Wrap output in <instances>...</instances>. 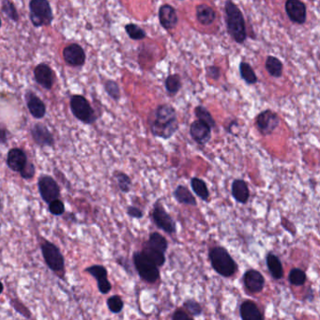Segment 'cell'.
Masks as SVG:
<instances>
[{
	"label": "cell",
	"instance_id": "obj_3",
	"mask_svg": "<svg viewBox=\"0 0 320 320\" xmlns=\"http://www.w3.org/2000/svg\"><path fill=\"white\" fill-rule=\"evenodd\" d=\"M209 258L212 269L222 277L233 276L237 271L238 265L229 255L228 250L221 246H216L210 250Z\"/></svg>",
	"mask_w": 320,
	"mask_h": 320
},
{
	"label": "cell",
	"instance_id": "obj_15",
	"mask_svg": "<svg viewBox=\"0 0 320 320\" xmlns=\"http://www.w3.org/2000/svg\"><path fill=\"white\" fill-rule=\"evenodd\" d=\"M34 78L36 83L46 90H50L54 86V71L46 63H40L35 67Z\"/></svg>",
	"mask_w": 320,
	"mask_h": 320
},
{
	"label": "cell",
	"instance_id": "obj_39",
	"mask_svg": "<svg viewBox=\"0 0 320 320\" xmlns=\"http://www.w3.org/2000/svg\"><path fill=\"white\" fill-rule=\"evenodd\" d=\"M183 308L186 310L188 314H190L193 316H199L203 313V308L201 304L193 298H188L185 300L183 303Z\"/></svg>",
	"mask_w": 320,
	"mask_h": 320
},
{
	"label": "cell",
	"instance_id": "obj_14",
	"mask_svg": "<svg viewBox=\"0 0 320 320\" xmlns=\"http://www.w3.org/2000/svg\"><path fill=\"white\" fill-rule=\"evenodd\" d=\"M285 9L290 21L298 25H304L306 22L307 9L304 2L299 0H288Z\"/></svg>",
	"mask_w": 320,
	"mask_h": 320
},
{
	"label": "cell",
	"instance_id": "obj_21",
	"mask_svg": "<svg viewBox=\"0 0 320 320\" xmlns=\"http://www.w3.org/2000/svg\"><path fill=\"white\" fill-rule=\"evenodd\" d=\"M196 16L202 26H211L216 19V12L211 6L199 4L196 6Z\"/></svg>",
	"mask_w": 320,
	"mask_h": 320
},
{
	"label": "cell",
	"instance_id": "obj_1",
	"mask_svg": "<svg viewBox=\"0 0 320 320\" xmlns=\"http://www.w3.org/2000/svg\"><path fill=\"white\" fill-rule=\"evenodd\" d=\"M148 124L152 136L168 140L179 130V120L176 109L167 103L159 104L148 115Z\"/></svg>",
	"mask_w": 320,
	"mask_h": 320
},
{
	"label": "cell",
	"instance_id": "obj_18",
	"mask_svg": "<svg viewBox=\"0 0 320 320\" xmlns=\"http://www.w3.org/2000/svg\"><path fill=\"white\" fill-rule=\"evenodd\" d=\"M190 136L200 146H205L212 138V128L200 120H195L190 126Z\"/></svg>",
	"mask_w": 320,
	"mask_h": 320
},
{
	"label": "cell",
	"instance_id": "obj_27",
	"mask_svg": "<svg viewBox=\"0 0 320 320\" xmlns=\"http://www.w3.org/2000/svg\"><path fill=\"white\" fill-rule=\"evenodd\" d=\"M164 87H165V90L170 95L178 94L182 87L181 77L179 73L169 74L164 81Z\"/></svg>",
	"mask_w": 320,
	"mask_h": 320
},
{
	"label": "cell",
	"instance_id": "obj_4",
	"mask_svg": "<svg viewBox=\"0 0 320 320\" xmlns=\"http://www.w3.org/2000/svg\"><path fill=\"white\" fill-rule=\"evenodd\" d=\"M41 250L44 262L50 270L54 273L60 274V277L64 279L65 273V260L61 253V250L52 241L45 239L41 244Z\"/></svg>",
	"mask_w": 320,
	"mask_h": 320
},
{
	"label": "cell",
	"instance_id": "obj_43",
	"mask_svg": "<svg viewBox=\"0 0 320 320\" xmlns=\"http://www.w3.org/2000/svg\"><path fill=\"white\" fill-rule=\"evenodd\" d=\"M126 212L130 218H134V219H141L144 217V212L137 206H128Z\"/></svg>",
	"mask_w": 320,
	"mask_h": 320
},
{
	"label": "cell",
	"instance_id": "obj_32",
	"mask_svg": "<svg viewBox=\"0 0 320 320\" xmlns=\"http://www.w3.org/2000/svg\"><path fill=\"white\" fill-rule=\"evenodd\" d=\"M195 115H196L197 120H200L202 122L209 125L212 129L216 128V122L213 119L212 114L210 113V111L204 107L203 105H198L195 108Z\"/></svg>",
	"mask_w": 320,
	"mask_h": 320
},
{
	"label": "cell",
	"instance_id": "obj_5",
	"mask_svg": "<svg viewBox=\"0 0 320 320\" xmlns=\"http://www.w3.org/2000/svg\"><path fill=\"white\" fill-rule=\"evenodd\" d=\"M29 19L35 27H48L54 20L49 1L31 0L29 2Z\"/></svg>",
	"mask_w": 320,
	"mask_h": 320
},
{
	"label": "cell",
	"instance_id": "obj_23",
	"mask_svg": "<svg viewBox=\"0 0 320 320\" xmlns=\"http://www.w3.org/2000/svg\"><path fill=\"white\" fill-rule=\"evenodd\" d=\"M173 196L174 198L178 201L179 204L188 205V206H196L197 205L196 197L184 185H178L177 188L174 190Z\"/></svg>",
	"mask_w": 320,
	"mask_h": 320
},
{
	"label": "cell",
	"instance_id": "obj_16",
	"mask_svg": "<svg viewBox=\"0 0 320 320\" xmlns=\"http://www.w3.org/2000/svg\"><path fill=\"white\" fill-rule=\"evenodd\" d=\"M159 22L165 30H171L178 26L179 16L176 9L170 4H163L160 6L158 11Z\"/></svg>",
	"mask_w": 320,
	"mask_h": 320
},
{
	"label": "cell",
	"instance_id": "obj_26",
	"mask_svg": "<svg viewBox=\"0 0 320 320\" xmlns=\"http://www.w3.org/2000/svg\"><path fill=\"white\" fill-rule=\"evenodd\" d=\"M191 187L194 193L203 201H208L210 198V191L208 189L206 182L199 178H192Z\"/></svg>",
	"mask_w": 320,
	"mask_h": 320
},
{
	"label": "cell",
	"instance_id": "obj_42",
	"mask_svg": "<svg viewBox=\"0 0 320 320\" xmlns=\"http://www.w3.org/2000/svg\"><path fill=\"white\" fill-rule=\"evenodd\" d=\"M35 174H36V167H35L34 163L32 162H28L27 166L20 173V176L25 180H30L35 177Z\"/></svg>",
	"mask_w": 320,
	"mask_h": 320
},
{
	"label": "cell",
	"instance_id": "obj_35",
	"mask_svg": "<svg viewBox=\"0 0 320 320\" xmlns=\"http://www.w3.org/2000/svg\"><path fill=\"white\" fill-rule=\"evenodd\" d=\"M85 271L90 274L93 278H95L97 282L108 278V271L103 265H92L87 267L85 269Z\"/></svg>",
	"mask_w": 320,
	"mask_h": 320
},
{
	"label": "cell",
	"instance_id": "obj_31",
	"mask_svg": "<svg viewBox=\"0 0 320 320\" xmlns=\"http://www.w3.org/2000/svg\"><path fill=\"white\" fill-rule=\"evenodd\" d=\"M115 179L117 181L118 187L122 193L128 194L131 188V179L127 174L122 171H115Z\"/></svg>",
	"mask_w": 320,
	"mask_h": 320
},
{
	"label": "cell",
	"instance_id": "obj_8",
	"mask_svg": "<svg viewBox=\"0 0 320 320\" xmlns=\"http://www.w3.org/2000/svg\"><path fill=\"white\" fill-rule=\"evenodd\" d=\"M39 193L42 199L49 205L53 201L60 199V187L58 181L49 175H42L38 179Z\"/></svg>",
	"mask_w": 320,
	"mask_h": 320
},
{
	"label": "cell",
	"instance_id": "obj_28",
	"mask_svg": "<svg viewBox=\"0 0 320 320\" xmlns=\"http://www.w3.org/2000/svg\"><path fill=\"white\" fill-rule=\"evenodd\" d=\"M265 67L268 72L271 76L279 78L283 74V63L281 60L277 59L276 57L269 55L266 59Z\"/></svg>",
	"mask_w": 320,
	"mask_h": 320
},
{
	"label": "cell",
	"instance_id": "obj_11",
	"mask_svg": "<svg viewBox=\"0 0 320 320\" xmlns=\"http://www.w3.org/2000/svg\"><path fill=\"white\" fill-rule=\"evenodd\" d=\"M62 57L66 64L73 68L83 67L87 60L85 50L78 44H71L65 46L62 52Z\"/></svg>",
	"mask_w": 320,
	"mask_h": 320
},
{
	"label": "cell",
	"instance_id": "obj_47",
	"mask_svg": "<svg viewBox=\"0 0 320 320\" xmlns=\"http://www.w3.org/2000/svg\"><path fill=\"white\" fill-rule=\"evenodd\" d=\"M0 141L2 145H5L7 141H8V136H7V130H6L5 127L2 126L1 128V131H0Z\"/></svg>",
	"mask_w": 320,
	"mask_h": 320
},
{
	"label": "cell",
	"instance_id": "obj_6",
	"mask_svg": "<svg viewBox=\"0 0 320 320\" xmlns=\"http://www.w3.org/2000/svg\"><path fill=\"white\" fill-rule=\"evenodd\" d=\"M70 107L74 118L84 124L91 125L98 120L95 110L83 95H72L70 100Z\"/></svg>",
	"mask_w": 320,
	"mask_h": 320
},
{
	"label": "cell",
	"instance_id": "obj_22",
	"mask_svg": "<svg viewBox=\"0 0 320 320\" xmlns=\"http://www.w3.org/2000/svg\"><path fill=\"white\" fill-rule=\"evenodd\" d=\"M231 192L235 200L238 201L239 203L245 204L249 199V188L243 179H235L232 183Z\"/></svg>",
	"mask_w": 320,
	"mask_h": 320
},
{
	"label": "cell",
	"instance_id": "obj_2",
	"mask_svg": "<svg viewBox=\"0 0 320 320\" xmlns=\"http://www.w3.org/2000/svg\"><path fill=\"white\" fill-rule=\"evenodd\" d=\"M225 22L229 35L238 44H242L247 38L244 17L239 7L231 1H227L224 5Z\"/></svg>",
	"mask_w": 320,
	"mask_h": 320
},
{
	"label": "cell",
	"instance_id": "obj_40",
	"mask_svg": "<svg viewBox=\"0 0 320 320\" xmlns=\"http://www.w3.org/2000/svg\"><path fill=\"white\" fill-rule=\"evenodd\" d=\"M11 307L16 311L17 313H19L20 315L25 316L26 318H30L31 317V313L28 310L27 306L25 304H22L20 300H18L17 298H12L10 300Z\"/></svg>",
	"mask_w": 320,
	"mask_h": 320
},
{
	"label": "cell",
	"instance_id": "obj_20",
	"mask_svg": "<svg viewBox=\"0 0 320 320\" xmlns=\"http://www.w3.org/2000/svg\"><path fill=\"white\" fill-rule=\"evenodd\" d=\"M239 313L242 320H264L258 306L252 300L243 302L240 305Z\"/></svg>",
	"mask_w": 320,
	"mask_h": 320
},
{
	"label": "cell",
	"instance_id": "obj_37",
	"mask_svg": "<svg viewBox=\"0 0 320 320\" xmlns=\"http://www.w3.org/2000/svg\"><path fill=\"white\" fill-rule=\"evenodd\" d=\"M288 281L296 287H302L306 282V273L300 269H293L289 272Z\"/></svg>",
	"mask_w": 320,
	"mask_h": 320
},
{
	"label": "cell",
	"instance_id": "obj_36",
	"mask_svg": "<svg viewBox=\"0 0 320 320\" xmlns=\"http://www.w3.org/2000/svg\"><path fill=\"white\" fill-rule=\"evenodd\" d=\"M103 87L105 92L107 93L110 98L114 100L115 102H119L120 100V87L119 84L114 80H106L103 84Z\"/></svg>",
	"mask_w": 320,
	"mask_h": 320
},
{
	"label": "cell",
	"instance_id": "obj_45",
	"mask_svg": "<svg viewBox=\"0 0 320 320\" xmlns=\"http://www.w3.org/2000/svg\"><path fill=\"white\" fill-rule=\"evenodd\" d=\"M206 76L213 80H218L221 76V70L216 66H209L206 69Z\"/></svg>",
	"mask_w": 320,
	"mask_h": 320
},
{
	"label": "cell",
	"instance_id": "obj_46",
	"mask_svg": "<svg viewBox=\"0 0 320 320\" xmlns=\"http://www.w3.org/2000/svg\"><path fill=\"white\" fill-rule=\"evenodd\" d=\"M172 320H194L190 315L182 309H177L172 315Z\"/></svg>",
	"mask_w": 320,
	"mask_h": 320
},
{
	"label": "cell",
	"instance_id": "obj_38",
	"mask_svg": "<svg viewBox=\"0 0 320 320\" xmlns=\"http://www.w3.org/2000/svg\"><path fill=\"white\" fill-rule=\"evenodd\" d=\"M106 304L109 311L113 314H120V312L124 308L123 299L120 295H113L110 298H107Z\"/></svg>",
	"mask_w": 320,
	"mask_h": 320
},
{
	"label": "cell",
	"instance_id": "obj_30",
	"mask_svg": "<svg viewBox=\"0 0 320 320\" xmlns=\"http://www.w3.org/2000/svg\"><path fill=\"white\" fill-rule=\"evenodd\" d=\"M239 72H240L241 78L247 84L254 85L257 82V77H256L255 71H254V69L252 68V66L250 65L249 63L242 61L239 64Z\"/></svg>",
	"mask_w": 320,
	"mask_h": 320
},
{
	"label": "cell",
	"instance_id": "obj_10",
	"mask_svg": "<svg viewBox=\"0 0 320 320\" xmlns=\"http://www.w3.org/2000/svg\"><path fill=\"white\" fill-rule=\"evenodd\" d=\"M279 123H280V120H279L278 115L269 109L262 111L260 114L256 117V120H255V124L257 126V129L263 136L271 135L274 130H276Z\"/></svg>",
	"mask_w": 320,
	"mask_h": 320
},
{
	"label": "cell",
	"instance_id": "obj_9",
	"mask_svg": "<svg viewBox=\"0 0 320 320\" xmlns=\"http://www.w3.org/2000/svg\"><path fill=\"white\" fill-rule=\"evenodd\" d=\"M152 219L155 225L163 232L172 235L177 232L176 222L160 202H156L152 212Z\"/></svg>",
	"mask_w": 320,
	"mask_h": 320
},
{
	"label": "cell",
	"instance_id": "obj_29",
	"mask_svg": "<svg viewBox=\"0 0 320 320\" xmlns=\"http://www.w3.org/2000/svg\"><path fill=\"white\" fill-rule=\"evenodd\" d=\"M142 253L145 255H147V257L158 267H163L166 261L165 258V254H163L159 251L152 249L150 247H148L146 244L143 245V250Z\"/></svg>",
	"mask_w": 320,
	"mask_h": 320
},
{
	"label": "cell",
	"instance_id": "obj_41",
	"mask_svg": "<svg viewBox=\"0 0 320 320\" xmlns=\"http://www.w3.org/2000/svg\"><path fill=\"white\" fill-rule=\"evenodd\" d=\"M49 212L54 216H61L65 213V205L60 199L53 201L48 205Z\"/></svg>",
	"mask_w": 320,
	"mask_h": 320
},
{
	"label": "cell",
	"instance_id": "obj_13",
	"mask_svg": "<svg viewBox=\"0 0 320 320\" xmlns=\"http://www.w3.org/2000/svg\"><path fill=\"white\" fill-rule=\"evenodd\" d=\"M6 163L11 171L20 174L28 163L27 153L20 147H12L7 153Z\"/></svg>",
	"mask_w": 320,
	"mask_h": 320
},
{
	"label": "cell",
	"instance_id": "obj_19",
	"mask_svg": "<svg viewBox=\"0 0 320 320\" xmlns=\"http://www.w3.org/2000/svg\"><path fill=\"white\" fill-rule=\"evenodd\" d=\"M245 288L252 293H259L265 287V278L255 270L246 271L243 276Z\"/></svg>",
	"mask_w": 320,
	"mask_h": 320
},
{
	"label": "cell",
	"instance_id": "obj_17",
	"mask_svg": "<svg viewBox=\"0 0 320 320\" xmlns=\"http://www.w3.org/2000/svg\"><path fill=\"white\" fill-rule=\"evenodd\" d=\"M25 99L27 103V107L30 115L36 120L44 119L46 115V104L44 101L36 95L35 93L27 90L25 94Z\"/></svg>",
	"mask_w": 320,
	"mask_h": 320
},
{
	"label": "cell",
	"instance_id": "obj_25",
	"mask_svg": "<svg viewBox=\"0 0 320 320\" xmlns=\"http://www.w3.org/2000/svg\"><path fill=\"white\" fill-rule=\"evenodd\" d=\"M267 266L271 272V276L275 280H280L284 276V269L282 262L273 254H269L267 255Z\"/></svg>",
	"mask_w": 320,
	"mask_h": 320
},
{
	"label": "cell",
	"instance_id": "obj_44",
	"mask_svg": "<svg viewBox=\"0 0 320 320\" xmlns=\"http://www.w3.org/2000/svg\"><path fill=\"white\" fill-rule=\"evenodd\" d=\"M97 287H98L100 293L104 294V295L108 294L112 290V284L109 281L108 278L104 279L103 281L97 282Z\"/></svg>",
	"mask_w": 320,
	"mask_h": 320
},
{
	"label": "cell",
	"instance_id": "obj_7",
	"mask_svg": "<svg viewBox=\"0 0 320 320\" xmlns=\"http://www.w3.org/2000/svg\"><path fill=\"white\" fill-rule=\"evenodd\" d=\"M133 261L138 275L145 282L148 284H154L160 279V270L147 255H144L142 252H136L133 255Z\"/></svg>",
	"mask_w": 320,
	"mask_h": 320
},
{
	"label": "cell",
	"instance_id": "obj_12",
	"mask_svg": "<svg viewBox=\"0 0 320 320\" xmlns=\"http://www.w3.org/2000/svg\"><path fill=\"white\" fill-rule=\"evenodd\" d=\"M30 135L33 141L41 147H54V138L53 134L50 131L46 125L37 122L33 125Z\"/></svg>",
	"mask_w": 320,
	"mask_h": 320
},
{
	"label": "cell",
	"instance_id": "obj_33",
	"mask_svg": "<svg viewBox=\"0 0 320 320\" xmlns=\"http://www.w3.org/2000/svg\"><path fill=\"white\" fill-rule=\"evenodd\" d=\"M125 32L129 36V38L130 40H134V41H142L144 39L147 38V33L146 31L137 26L134 23H130V24H127L124 27Z\"/></svg>",
	"mask_w": 320,
	"mask_h": 320
},
{
	"label": "cell",
	"instance_id": "obj_24",
	"mask_svg": "<svg viewBox=\"0 0 320 320\" xmlns=\"http://www.w3.org/2000/svg\"><path fill=\"white\" fill-rule=\"evenodd\" d=\"M145 244L163 254H165L168 249L167 239H165V237H163L162 234L158 233V232H152V234H149L148 239L147 242H145Z\"/></svg>",
	"mask_w": 320,
	"mask_h": 320
},
{
	"label": "cell",
	"instance_id": "obj_34",
	"mask_svg": "<svg viewBox=\"0 0 320 320\" xmlns=\"http://www.w3.org/2000/svg\"><path fill=\"white\" fill-rule=\"evenodd\" d=\"M1 11L2 13L8 17L12 22L17 23L19 21V13L17 11L15 5L9 0L1 1Z\"/></svg>",
	"mask_w": 320,
	"mask_h": 320
}]
</instances>
